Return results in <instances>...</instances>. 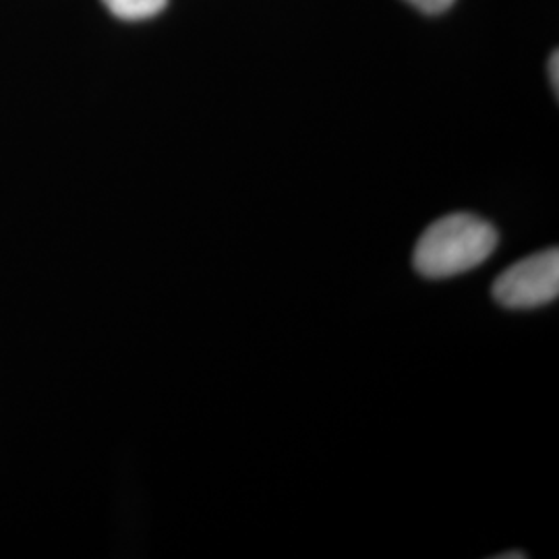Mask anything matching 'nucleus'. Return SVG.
<instances>
[{
    "instance_id": "nucleus-1",
    "label": "nucleus",
    "mask_w": 559,
    "mask_h": 559,
    "mask_svg": "<svg viewBox=\"0 0 559 559\" xmlns=\"http://www.w3.org/2000/svg\"><path fill=\"white\" fill-rule=\"evenodd\" d=\"M498 245L500 233L491 222L475 214H450L420 235L413 263L423 278H452L479 267Z\"/></svg>"
},
{
    "instance_id": "nucleus-2",
    "label": "nucleus",
    "mask_w": 559,
    "mask_h": 559,
    "mask_svg": "<svg viewBox=\"0 0 559 559\" xmlns=\"http://www.w3.org/2000/svg\"><path fill=\"white\" fill-rule=\"evenodd\" d=\"M559 295V251L547 249L510 265L493 282V299L506 309H535Z\"/></svg>"
},
{
    "instance_id": "nucleus-3",
    "label": "nucleus",
    "mask_w": 559,
    "mask_h": 559,
    "mask_svg": "<svg viewBox=\"0 0 559 559\" xmlns=\"http://www.w3.org/2000/svg\"><path fill=\"white\" fill-rule=\"evenodd\" d=\"M112 15L120 20H150L164 11L168 0H102Z\"/></svg>"
},
{
    "instance_id": "nucleus-4",
    "label": "nucleus",
    "mask_w": 559,
    "mask_h": 559,
    "mask_svg": "<svg viewBox=\"0 0 559 559\" xmlns=\"http://www.w3.org/2000/svg\"><path fill=\"white\" fill-rule=\"evenodd\" d=\"M408 2L420 9L423 13H441L454 4V0H408Z\"/></svg>"
},
{
    "instance_id": "nucleus-5",
    "label": "nucleus",
    "mask_w": 559,
    "mask_h": 559,
    "mask_svg": "<svg viewBox=\"0 0 559 559\" xmlns=\"http://www.w3.org/2000/svg\"><path fill=\"white\" fill-rule=\"evenodd\" d=\"M558 59V52H554V57H551V60H549V78H551V85H554V92H556V94H558L559 92Z\"/></svg>"
},
{
    "instance_id": "nucleus-6",
    "label": "nucleus",
    "mask_w": 559,
    "mask_h": 559,
    "mask_svg": "<svg viewBox=\"0 0 559 559\" xmlns=\"http://www.w3.org/2000/svg\"><path fill=\"white\" fill-rule=\"evenodd\" d=\"M498 559H524L528 558L526 554H522V551H512V554H500V556H496Z\"/></svg>"
}]
</instances>
